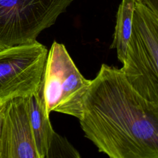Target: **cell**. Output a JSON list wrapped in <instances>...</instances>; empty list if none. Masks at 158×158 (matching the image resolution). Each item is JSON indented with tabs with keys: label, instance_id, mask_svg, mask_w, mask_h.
Masks as SVG:
<instances>
[{
	"label": "cell",
	"instance_id": "52a82bcc",
	"mask_svg": "<svg viewBox=\"0 0 158 158\" xmlns=\"http://www.w3.org/2000/svg\"><path fill=\"white\" fill-rule=\"evenodd\" d=\"M29 121L39 158H46L55 131L46 114L43 100L37 91L26 97Z\"/></svg>",
	"mask_w": 158,
	"mask_h": 158
},
{
	"label": "cell",
	"instance_id": "5b68a950",
	"mask_svg": "<svg viewBox=\"0 0 158 158\" xmlns=\"http://www.w3.org/2000/svg\"><path fill=\"white\" fill-rule=\"evenodd\" d=\"M48 52L36 40L0 49V101L38 91Z\"/></svg>",
	"mask_w": 158,
	"mask_h": 158
},
{
	"label": "cell",
	"instance_id": "3957f363",
	"mask_svg": "<svg viewBox=\"0 0 158 158\" xmlns=\"http://www.w3.org/2000/svg\"><path fill=\"white\" fill-rule=\"evenodd\" d=\"M91 80L77 67L65 46L54 41L48 52L38 89L46 114L57 112L80 119L83 98Z\"/></svg>",
	"mask_w": 158,
	"mask_h": 158
},
{
	"label": "cell",
	"instance_id": "8fae6325",
	"mask_svg": "<svg viewBox=\"0 0 158 158\" xmlns=\"http://www.w3.org/2000/svg\"><path fill=\"white\" fill-rule=\"evenodd\" d=\"M7 101H0V127H1V120H2V111L5 105V103Z\"/></svg>",
	"mask_w": 158,
	"mask_h": 158
},
{
	"label": "cell",
	"instance_id": "277c9868",
	"mask_svg": "<svg viewBox=\"0 0 158 158\" xmlns=\"http://www.w3.org/2000/svg\"><path fill=\"white\" fill-rule=\"evenodd\" d=\"M73 0H0V49L36 40Z\"/></svg>",
	"mask_w": 158,
	"mask_h": 158
},
{
	"label": "cell",
	"instance_id": "6da1fadb",
	"mask_svg": "<svg viewBox=\"0 0 158 158\" xmlns=\"http://www.w3.org/2000/svg\"><path fill=\"white\" fill-rule=\"evenodd\" d=\"M79 120L85 136L110 158H158V104L140 94L120 69L101 65Z\"/></svg>",
	"mask_w": 158,
	"mask_h": 158
},
{
	"label": "cell",
	"instance_id": "7a4b0ae2",
	"mask_svg": "<svg viewBox=\"0 0 158 158\" xmlns=\"http://www.w3.org/2000/svg\"><path fill=\"white\" fill-rule=\"evenodd\" d=\"M158 14L135 2L132 28L123 67L131 85L144 98L158 104Z\"/></svg>",
	"mask_w": 158,
	"mask_h": 158
},
{
	"label": "cell",
	"instance_id": "30bf717a",
	"mask_svg": "<svg viewBox=\"0 0 158 158\" xmlns=\"http://www.w3.org/2000/svg\"><path fill=\"white\" fill-rule=\"evenodd\" d=\"M135 2L144 4L158 14V0H134Z\"/></svg>",
	"mask_w": 158,
	"mask_h": 158
},
{
	"label": "cell",
	"instance_id": "ba28073f",
	"mask_svg": "<svg viewBox=\"0 0 158 158\" xmlns=\"http://www.w3.org/2000/svg\"><path fill=\"white\" fill-rule=\"evenodd\" d=\"M135 4L134 0H122L116 15L115 30L110 49H116L117 58L122 64L131 36Z\"/></svg>",
	"mask_w": 158,
	"mask_h": 158
},
{
	"label": "cell",
	"instance_id": "8992f818",
	"mask_svg": "<svg viewBox=\"0 0 158 158\" xmlns=\"http://www.w3.org/2000/svg\"><path fill=\"white\" fill-rule=\"evenodd\" d=\"M26 97L11 98L5 103L0 127V158H39Z\"/></svg>",
	"mask_w": 158,
	"mask_h": 158
},
{
	"label": "cell",
	"instance_id": "9c48e42d",
	"mask_svg": "<svg viewBox=\"0 0 158 158\" xmlns=\"http://www.w3.org/2000/svg\"><path fill=\"white\" fill-rule=\"evenodd\" d=\"M69 157H80V155L65 138L54 132L46 158Z\"/></svg>",
	"mask_w": 158,
	"mask_h": 158
}]
</instances>
